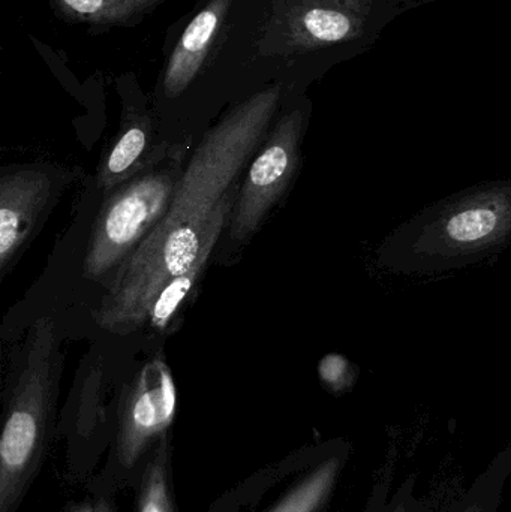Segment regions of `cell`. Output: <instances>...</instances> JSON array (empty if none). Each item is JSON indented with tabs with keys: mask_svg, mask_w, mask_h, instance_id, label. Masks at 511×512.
<instances>
[{
	"mask_svg": "<svg viewBox=\"0 0 511 512\" xmlns=\"http://www.w3.org/2000/svg\"><path fill=\"white\" fill-rule=\"evenodd\" d=\"M278 104V89L258 93L204 135L180 176L167 215L114 274L95 312L99 327L114 334L143 330L161 289L200 254L219 203L266 141Z\"/></svg>",
	"mask_w": 511,
	"mask_h": 512,
	"instance_id": "cell-1",
	"label": "cell"
},
{
	"mask_svg": "<svg viewBox=\"0 0 511 512\" xmlns=\"http://www.w3.org/2000/svg\"><path fill=\"white\" fill-rule=\"evenodd\" d=\"M62 512H117V507L110 493L92 492L87 498L69 502Z\"/></svg>",
	"mask_w": 511,
	"mask_h": 512,
	"instance_id": "cell-17",
	"label": "cell"
},
{
	"mask_svg": "<svg viewBox=\"0 0 511 512\" xmlns=\"http://www.w3.org/2000/svg\"><path fill=\"white\" fill-rule=\"evenodd\" d=\"M180 176L176 167L138 174L105 197L84 256L86 279L101 282L119 270L170 209Z\"/></svg>",
	"mask_w": 511,
	"mask_h": 512,
	"instance_id": "cell-4",
	"label": "cell"
},
{
	"mask_svg": "<svg viewBox=\"0 0 511 512\" xmlns=\"http://www.w3.org/2000/svg\"><path fill=\"white\" fill-rule=\"evenodd\" d=\"M57 194L53 174L18 168L0 177V271L5 276L44 221Z\"/></svg>",
	"mask_w": 511,
	"mask_h": 512,
	"instance_id": "cell-6",
	"label": "cell"
},
{
	"mask_svg": "<svg viewBox=\"0 0 511 512\" xmlns=\"http://www.w3.org/2000/svg\"><path fill=\"white\" fill-rule=\"evenodd\" d=\"M149 149V132L143 125H129L114 141L98 170V188L108 197L137 176Z\"/></svg>",
	"mask_w": 511,
	"mask_h": 512,
	"instance_id": "cell-9",
	"label": "cell"
},
{
	"mask_svg": "<svg viewBox=\"0 0 511 512\" xmlns=\"http://www.w3.org/2000/svg\"><path fill=\"white\" fill-rule=\"evenodd\" d=\"M171 469V439L165 436L135 481V512H177Z\"/></svg>",
	"mask_w": 511,
	"mask_h": 512,
	"instance_id": "cell-11",
	"label": "cell"
},
{
	"mask_svg": "<svg viewBox=\"0 0 511 512\" xmlns=\"http://www.w3.org/2000/svg\"><path fill=\"white\" fill-rule=\"evenodd\" d=\"M511 472V451L501 454L474 481L473 486L444 512H498L501 496Z\"/></svg>",
	"mask_w": 511,
	"mask_h": 512,
	"instance_id": "cell-12",
	"label": "cell"
},
{
	"mask_svg": "<svg viewBox=\"0 0 511 512\" xmlns=\"http://www.w3.org/2000/svg\"><path fill=\"white\" fill-rule=\"evenodd\" d=\"M26 352L3 412L0 512L20 510L50 451L62 373L53 319L33 325Z\"/></svg>",
	"mask_w": 511,
	"mask_h": 512,
	"instance_id": "cell-2",
	"label": "cell"
},
{
	"mask_svg": "<svg viewBox=\"0 0 511 512\" xmlns=\"http://www.w3.org/2000/svg\"><path fill=\"white\" fill-rule=\"evenodd\" d=\"M393 469V456H389L387 465L380 472V477L375 480L363 512H428L425 502L417 499L414 480H408L404 486L392 493Z\"/></svg>",
	"mask_w": 511,
	"mask_h": 512,
	"instance_id": "cell-13",
	"label": "cell"
},
{
	"mask_svg": "<svg viewBox=\"0 0 511 512\" xmlns=\"http://www.w3.org/2000/svg\"><path fill=\"white\" fill-rule=\"evenodd\" d=\"M225 3L227 0L213 2L186 27L165 71L164 89L167 96L173 98L180 95L197 74L218 29Z\"/></svg>",
	"mask_w": 511,
	"mask_h": 512,
	"instance_id": "cell-8",
	"label": "cell"
},
{
	"mask_svg": "<svg viewBox=\"0 0 511 512\" xmlns=\"http://www.w3.org/2000/svg\"><path fill=\"white\" fill-rule=\"evenodd\" d=\"M302 125L299 111L285 116L255 153L228 218L233 245L249 242L288 191L299 165Z\"/></svg>",
	"mask_w": 511,
	"mask_h": 512,
	"instance_id": "cell-5",
	"label": "cell"
},
{
	"mask_svg": "<svg viewBox=\"0 0 511 512\" xmlns=\"http://www.w3.org/2000/svg\"><path fill=\"white\" fill-rule=\"evenodd\" d=\"M351 11L360 12L384 27L405 12L413 3L410 0H333Z\"/></svg>",
	"mask_w": 511,
	"mask_h": 512,
	"instance_id": "cell-16",
	"label": "cell"
},
{
	"mask_svg": "<svg viewBox=\"0 0 511 512\" xmlns=\"http://www.w3.org/2000/svg\"><path fill=\"white\" fill-rule=\"evenodd\" d=\"M177 415V387L164 357L147 361L123 393L110 456L92 492L110 493L135 484Z\"/></svg>",
	"mask_w": 511,
	"mask_h": 512,
	"instance_id": "cell-3",
	"label": "cell"
},
{
	"mask_svg": "<svg viewBox=\"0 0 511 512\" xmlns=\"http://www.w3.org/2000/svg\"><path fill=\"white\" fill-rule=\"evenodd\" d=\"M237 186L239 185L234 186L219 203L218 210L213 216L212 225H210L209 234H207L206 243L201 248L194 264L185 273L173 277L153 301L152 307L147 313L144 328H150L155 333L170 334L173 328H176L179 324L180 316L183 315L186 307L194 301L195 295L200 291L207 265H209L213 251H215L216 245H218L219 239H221L222 233L227 227L234 200H236L237 192H239Z\"/></svg>",
	"mask_w": 511,
	"mask_h": 512,
	"instance_id": "cell-7",
	"label": "cell"
},
{
	"mask_svg": "<svg viewBox=\"0 0 511 512\" xmlns=\"http://www.w3.org/2000/svg\"><path fill=\"white\" fill-rule=\"evenodd\" d=\"M347 454L338 453L318 463L303 475L281 499L267 512H320L333 495Z\"/></svg>",
	"mask_w": 511,
	"mask_h": 512,
	"instance_id": "cell-10",
	"label": "cell"
},
{
	"mask_svg": "<svg viewBox=\"0 0 511 512\" xmlns=\"http://www.w3.org/2000/svg\"><path fill=\"white\" fill-rule=\"evenodd\" d=\"M156 0H62L63 5L92 21H113L152 5Z\"/></svg>",
	"mask_w": 511,
	"mask_h": 512,
	"instance_id": "cell-14",
	"label": "cell"
},
{
	"mask_svg": "<svg viewBox=\"0 0 511 512\" xmlns=\"http://www.w3.org/2000/svg\"><path fill=\"white\" fill-rule=\"evenodd\" d=\"M497 224L498 216L492 210L471 209L452 218L447 231L456 242H477L488 237Z\"/></svg>",
	"mask_w": 511,
	"mask_h": 512,
	"instance_id": "cell-15",
	"label": "cell"
},
{
	"mask_svg": "<svg viewBox=\"0 0 511 512\" xmlns=\"http://www.w3.org/2000/svg\"><path fill=\"white\" fill-rule=\"evenodd\" d=\"M345 372V361L342 358L330 355L321 361L320 375L324 382L329 385H338L341 382L342 376Z\"/></svg>",
	"mask_w": 511,
	"mask_h": 512,
	"instance_id": "cell-18",
	"label": "cell"
}]
</instances>
